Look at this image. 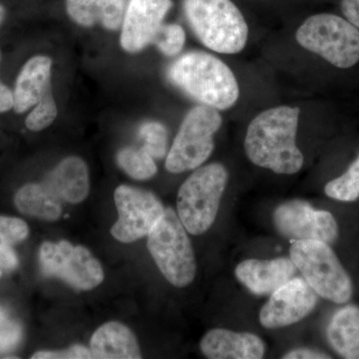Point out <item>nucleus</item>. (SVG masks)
<instances>
[{"instance_id":"1","label":"nucleus","mask_w":359,"mask_h":359,"mask_svg":"<svg viewBox=\"0 0 359 359\" xmlns=\"http://www.w3.org/2000/svg\"><path fill=\"white\" fill-rule=\"evenodd\" d=\"M299 113V108L280 106L257 115L245 139L250 162L276 174L297 173L304 162L295 141Z\"/></svg>"},{"instance_id":"2","label":"nucleus","mask_w":359,"mask_h":359,"mask_svg":"<svg viewBox=\"0 0 359 359\" xmlns=\"http://www.w3.org/2000/svg\"><path fill=\"white\" fill-rule=\"evenodd\" d=\"M175 86L194 100L217 110L233 107L240 88L233 71L221 59L205 52H188L167 70Z\"/></svg>"},{"instance_id":"3","label":"nucleus","mask_w":359,"mask_h":359,"mask_svg":"<svg viewBox=\"0 0 359 359\" xmlns=\"http://www.w3.org/2000/svg\"><path fill=\"white\" fill-rule=\"evenodd\" d=\"M190 27L207 48L223 54L245 48L249 27L231 0H184Z\"/></svg>"},{"instance_id":"4","label":"nucleus","mask_w":359,"mask_h":359,"mask_svg":"<svg viewBox=\"0 0 359 359\" xmlns=\"http://www.w3.org/2000/svg\"><path fill=\"white\" fill-rule=\"evenodd\" d=\"M229 173L219 163L197 168L184 182L177 198V214L188 233H205L218 215Z\"/></svg>"},{"instance_id":"5","label":"nucleus","mask_w":359,"mask_h":359,"mask_svg":"<svg viewBox=\"0 0 359 359\" xmlns=\"http://www.w3.org/2000/svg\"><path fill=\"white\" fill-rule=\"evenodd\" d=\"M290 255L304 280L320 297L339 304L349 302L353 280L330 245L320 241H294Z\"/></svg>"},{"instance_id":"6","label":"nucleus","mask_w":359,"mask_h":359,"mask_svg":"<svg viewBox=\"0 0 359 359\" xmlns=\"http://www.w3.org/2000/svg\"><path fill=\"white\" fill-rule=\"evenodd\" d=\"M149 252L163 276L177 287L193 283L197 273L195 254L187 230L171 208L149 233Z\"/></svg>"},{"instance_id":"7","label":"nucleus","mask_w":359,"mask_h":359,"mask_svg":"<svg viewBox=\"0 0 359 359\" xmlns=\"http://www.w3.org/2000/svg\"><path fill=\"white\" fill-rule=\"evenodd\" d=\"M299 44L341 69L359 62V29L330 13L311 16L295 33Z\"/></svg>"},{"instance_id":"8","label":"nucleus","mask_w":359,"mask_h":359,"mask_svg":"<svg viewBox=\"0 0 359 359\" xmlns=\"http://www.w3.org/2000/svg\"><path fill=\"white\" fill-rule=\"evenodd\" d=\"M221 115L210 106L189 111L167 155L166 169L179 174L199 168L215 148L214 135L221 128Z\"/></svg>"},{"instance_id":"9","label":"nucleus","mask_w":359,"mask_h":359,"mask_svg":"<svg viewBox=\"0 0 359 359\" xmlns=\"http://www.w3.org/2000/svg\"><path fill=\"white\" fill-rule=\"evenodd\" d=\"M39 261L45 276L60 278L75 290H93L104 280L102 266L83 245L44 242Z\"/></svg>"},{"instance_id":"10","label":"nucleus","mask_w":359,"mask_h":359,"mask_svg":"<svg viewBox=\"0 0 359 359\" xmlns=\"http://www.w3.org/2000/svg\"><path fill=\"white\" fill-rule=\"evenodd\" d=\"M114 200L118 219L111 233L125 244L148 236L166 210L154 194L131 186L118 187Z\"/></svg>"},{"instance_id":"11","label":"nucleus","mask_w":359,"mask_h":359,"mask_svg":"<svg viewBox=\"0 0 359 359\" xmlns=\"http://www.w3.org/2000/svg\"><path fill=\"white\" fill-rule=\"evenodd\" d=\"M273 224L283 237L292 241H320L332 244L339 238V224L332 212L314 209L302 200L278 205Z\"/></svg>"},{"instance_id":"12","label":"nucleus","mask_w":359,"mask_h":359,"mask_svg":"<svg viewBox=\"0 0 359 359\" xmlns=\"http://www.w3.org/2000/svg\"><path fill=\"white\" fill-rule=\"evenodd\" d=\"M318 301V294L304 278H292L271 294L261 309L259 321L268 330L289 327L306 318Z\"/></svg>"},{"instance_id":"13","label":"nucleus","mask_w":359,"mask_h":359,"mask_svg":"<svg viewBox=\"0 0 359 359\" xmlns=\"http://www.w3.org/2000/svg\"><path fill=\"white\" fill-rule=\"evenodd\" d=\"M172 6V0H130L122 23V48L137 53L153 44Z\"/></svg>"},{"instance_id":"14","label":"nucleus","mask_w":359,"mask_h":359,"mask_svg":"<svg viewBox=\"0 0 359 359\" xmlns=\"http://www.w3.org/2000/svg\"><path fill=\"white\" fill-rule=\"evenodd\" d=\"M297 266L289 257L275 259H245L238 264L235 275L252 294H271L294 278Z\"/></svg>"},{"instance_id":"15","label":"nucleus","mask_w":359,"mask_h":359,"mask_svg":"<svg viewBox=\"0 0 359 359\" xmlns=\"http://www.w3.org/2000/svg\"><path fill=\"white\" fill-rule=\"evenodd\" d=\"M200 348L210 359H261L266 353V344L257 335L224 328L208 332Z\"/></svg>"},{"instance_id":"16","label":"nucleus","mask_w":359,"mask_h":359,"mask_svg":"<svg viewBox=\"0 0 359 359\" xmlns=\"http://www.w3.org/2000/svg\"><path fill=\"white\" fill-rule=\"evenodd\" d=\"M52 59L37 55L23 65L13 90V110L23 114L32 109L51 89Z\"/></svg>"},{"instance_id":"17","label":"nucleus","mask_w":359,"mask_h":359,"mask_svg":"<svg viewBox=\"0 0 359 359\" xmlns=\"http://www.w3.org/2000/svg\"><path fill=\"white\" fill-rule=\"evenodd\" d=\"M42 183L61 201L78 204L88 196V167L81 158H66L47 175Z\"/></svg>"},{"instance_id":"18","label":"nucleus","mask_w":359,"mask_h":359,"mask_svg":"<svg viewBox=\"0 0 359 359\" xmlns=\"http://www.w3.org/2000/svg\"><path fill=\"white\" fill-rule=\"evenodd\" d=\"M90 351L96 359H139L140 347L129 327L111 321L98 328L92 335Z\"/></svg>"},{"instance_id":"19","label":"nucleus","mask_w":359,"mask_h":359,"mask_svg":"<svg viewBox=\"0 0 359 359\" xmlns=\"http://www.w3.org/2000/svg\"><path fill=\"white\" fill-rule=\"evenodd\" d=\"M327 340L335 353L346 359H359V308L348 304L332 316Z\"/></svg>"},{"instance_id":"20","label":"nucleus","mask_w":359,"mask_h":359,"mask_svg":"<svg viewBox=\"0 0 359 359\" xmlns=\"http://www.w3.org/2000/svg\"><path fill=\"white\" fill-rule=\"evenodd\" d=\"M61 201L43 183H30L21 187L14 196V204L26 216L45 221H56L62 212Z\"/></svg>"},{"instance_id":"21","label":"nucleus","mask_w":359,"mask_h":359,"mask_svg":"<svg viewBox=\"0 0 359 359\" xmlns=\"http://www.w3.org/2000/svg\"><path fill=\"white\" fill-rule=\"evenodd\" d=\"M29 235V228L23 219L0 216V268L11 271L18 266V257L14 245Z\"/></svg>"},{"instance_id":"22","label":"nucleus","mask_w":359,"mask_h":359,"mask_svg":"<svg viewBox=\"0 0 359 359\" xmlns=\"http://www.w3.org/2000/svg\"><path fill=\"white\" fill-rule=\"evenodd\" d=\"M117 163L125 173L139 181L153 178L157 173L154 158L143 147L123 148L118 152Z\"/></svg>"},{"instance_id":"23","label":"nucleus","mask_w":359,"mask_h":359,"mask_svg":"<svg viewBox=\"0 0 359 359\" xmlns=\"http://www.w3.org/2000/svg\"><path fill=\"white\" fill-rule=\"evenodd\" d=\"M325 192L327 197L340 202H354L359 199V156L346 173L328 182Z\"/></svg>"},{"instance_id":"24","label":"nucleus","mask_w":359,"mask_h":359,"mask_svg":"<svg viewBox=\"0 0 359 359\" xmlns=\"http://www.w3.org/2000/svg\"><path fill=\"white\" fill-rule=\"evenodd\" d=\"M139 137L143 140V148L154 159H162L166 156L168 132L162 123L147 121L139 128Z\"/></svg>"},{"instance_id":"25","label":"nucleus","mask_w":359,"mask_h":359,"mask_svg":"<svg viewBox=\"0 0 359 359\" xmlns=\"http://www.w3.org/2000/svg\"><path fill=\"white\" fill-rule=\"evenodd\" d=\"M56 117H57V107L50 89L46 92L41 100L33 107L32 112L26 117L25 126L30 131H41L50 126Z\"/></svg>"},{"instance_id":"26","label":"nucleus","mask_w":359,"mask_h":359,"mask_svg":"<svg viewBox=\"0 0 359 359\" xmlns=\"http://www.w3.org/2000/svg\"><path fill=\"white\" fill-rule=\"evenodd\" d=\"M186 34L182 26L170 23L161 26L153 44L168 57L178 55L185 45Z\"/></svg>"},{"instance_id":"27","label":"nucleus","mask_w":359,"mask_h":359,"mask_svg":"<svg viewBox=\"0 0 359 359\" xmlns=\"http://www.w3.org/2000/svg\"><path fill=\"white\" fill-rule=\"evenodd\" d=\"M99 15V22L108 30L122 27L125 14L124 0H92Z\"/></svg>"},{"instance_id":"28","label":"nucleus","mask_w":359,"mask_h":359,"mask_svg":"<svg viewBox=\"0 0 359 359\" xmlns=\"http://www.w3.org/2000/svg\"><path fill=\"white\" fill-rule=\"evenodd\" d=\"M22 328L20 323L0 308V353L11 351L20 344Z\"/></svg>"},{"instance_id":"29","label":"nucleus","mask_w":359,"mask_h":359,"mask_svg":"<svg viewBox=\"0 0 359 359\" xmlns=\"http://www.w3.org/2000/svg\"><path fill=\"white\" fill-rule=\"evenodd\" d=\"M66 9L71 20L83 27H92L99 22L92 0H66Z\"/></svg>"},{"instance_id":"30","label":"nucleus","mask_w":359,"mask_h":359,"mask_svg":"<svg viewBox=\"0 0 359 359\" xmlns=\"http://www.w3.org/2000/svg\"><path fill=\"white\" fill-rule=\"evenodd\" d=\"M32 359H90L93 358L91 351L83 346H74L65 351H39Z\"/></svg>"},{"instance_id":"31","label":"nucleus","mask_w":359,"mask_h":359,"mask_svg":"<svg viewBox=\"0 0 359 359\" xmlns=\"http://www.w3.org/2000/svg\"><path fill=\"white\" fill-rule=\"evenodd\" d=\"M283 359H328L332 358V356L321 351H316V349L311 348H295L289 353H285L283 356Z\"/></svg>"},{"instance_id":"32","label":"nucleus","mask_w":359,"mask_h":359,"mask_svg":"<svg viewBox=\"0 0 359 359\" xmlns=\"http://www.w3.org/2000/svg\"><path fill=\"white\" fill-rule=\"evenodd\" d=\"M341 11L344 18L359 29V0H342Z\"/></svg>"},{"instance_id":"33","label":"nucleus","mask_w":359,"mask_h":359,"mask_svg":"<svg viewBox=\"0 0 359 359\" xmlns=\"http://www.w3.org/2000/svg\"><path fill=\"white\" fill-rule=\"evenodd\" d=\"M13 91L0 80V113L7 112L13 108Z\"/></svg>"},{"instance_id":"34","label":"nucleus","mask_w":359,"mask_h":359,"mask_svg":"<svg viewBox=\"0 0 359 359\" xmlns=\"http://www.w3.org/2000/svg\"><path fill=\"white\" fill-rule=\"evenodd\" d=\"M4 18H6V9H4V6H0V25H1Z\"/></svg>"},{"instance_id":"35","label":"nucleus","mask_w":359,"mask_h":359,"mask_svg":"<svg viewBox=\"0 0 359 359\" xmlns=\"http://www.w3.org/2000/svg\"><path fill=\"white\" fill-rule=\"evenodd\" d=\"M0 276H1V271H0Z\"/></svg>"}]
</instances>
